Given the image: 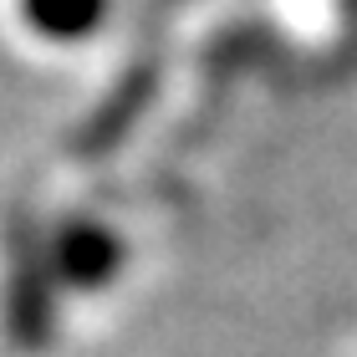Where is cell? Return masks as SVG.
<instances>
[{
	"mask_svg": "<svg viewBox=\"0 0 357 357\" xmlns=\"http://www.w3.org/2000/svg\"><path fill=\"white\" fill-rule=\"evenodd\" d=\"M26 21L56 41H72L92 21H102V0H26Z\"/></svg>",
	"mask_w": 357,
	"mask_h": 357,
	"instance_id": "2",
	"label": "cell"
},
{
	"mask_svg": "<svg viewBox=\"0 0 357 357\" xmlns=\"http://www.w3.org/2000/svg\"><path fill=\"white\" fill-rule=\"evenodd\" d=\"M52 266H61L72 281L92 286L97 275L107 271V235H102V230H87V225H72V230H61L56 250H52Z\"/></svg>",
	"mask_w": 357,
	"mask_h": 357,
	"instance_id": "1",
	"label": "cell"
}]
</instances>
